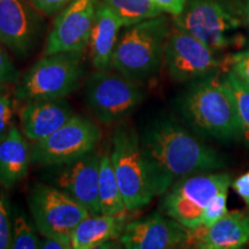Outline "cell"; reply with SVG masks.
Listing matches in <instances>:
<instances>
[{"mask_svg":"<svg viewBox=\"0 0 249 249\" xmlns=\"http://www.w3.org/2000/svg\"><path fill=\"white\" fill-rule=\"evenodd\" d=\"M249 244V211L232 210L213 225L192 231L189 246L198 249H239Z\"/></svg>","mask_w":249,"mask_h":249,"instance_id":"obj_17","label":"cell"},{"mask_svg":"<svg viewBox=\"0 0 249 249\" xmlns=\"http://www.w3.org/2000/svg\"><path fill=\"white\" fill-rule=\"evenodd\" d=\"M248 211H249V207H248Z\"/></svg>","mask_w":249,"mask_h":249,"instance_id":"obj_34","label":"cell"},{"mask_svg":"<svg viewBox=\"0 0 249 249\" xmlns=\"http://www.w3.org/2000/svg\"><path fill=\"white\" fill-rule=\"evenodd\" d=\"M163 66L171 80L185 83L218 73L223 70L224 59L203 42L172 26L165 44Z\"/></svg>","mask_w":249,"mask_h":249,"instance_id":"obj_11","label":"cell"},{"mask_svg":"<svg viewBox=\"0 0 249 249\" xmlns=\"http://www.w3.org/2000/svg\"><path fill=\"white\" fill-rule=\"evenodd\" d=\"M231 186L232 177L218 171L187 177L161 195L160 211L192 231L208 227L229 211Z\"/></svg>","mask_w":249,"mask_h":249,"instance_id":"obj_2","label":"cell"},{"mask_svg":"<svg viewBox=\"0 0 249 249\" xmlns=\"http://www.w3.org/2000/svg\"><path fill=\"white\" fill-rule=\"evenodd\" d=\"M233 71L242 82L249 86V50L235 52L224 58L223 71Z\"/></svg>","mask_w":249,"mask_h":249,"instance_id":"obj_27","label":"cell"},{"mask_svg":"<svg viewBox=\"0 0 249 249\" xmlns=\"http://www.w3.org/2000/svg\"><path fill=\"white\" fill-rule=\"evenodd\" d=\"M101 152L97 149L65 163L44 166V182L85 207L90 214L101 213L98 197Z\"/></svg>","mask_w":249,"mask_h":249,"instance_id":"obj_12","label":"cell"},{"mask_svg":"<svg viewBox=\"0 0 249 249\" xmlns=\"http://www.w3.org/2000/svg\"><path fill=\"white\" fill-rule=\"evenodd\" d=\"M178 108L200 136L222 142L242 139L234 99L219 71L193 81L180 96Z\"/></svg>","mask_w":249,"mask_h":249,"instance_id":"obj_3","label":"cell"},{"mask_svg":"<svg viewBox=\"0 0 249 249\" xmlns=\"http://www.w3.org/2000/svg\"><path fill=\"white\" fill-rule=\"evenodd\" d=\"M154 4L158 8L161 9V12L171 14L172 17H178L185 8L188 0H152Z\"/></svg>","mask_w":249,"mask_h":249,"instance_id":"obj_30","label":"cell"},{"mask_svg":"<svg viewBox=\"0 0 249 249\" xmlns=\"http://www.w3.org/2000/svg\"><path fill=\"white\" fill-rule=\"evenodd\" d=\"M192 230L164 213L127 223L119 238L126 249H172L189 245Z\"/></svg>","mask_w":249,"mask_h":249,"instance_id":"obj_14","label":"cell"},{"mask_svg":"<svg viewBox=\"0 0 249 249\" xmlns=\"http://www.w3.org/2000/svg\"><path fill=\"white\" fill-rule=\"evenodd\" d=\"M231 187L236 193V195L244 201V203L249 207V170L239 178H236L232 182Z\"/></svg>","mask_w":249,"mask_h":249,"instance_id":"obj_31","label":"cell"},{"mask_svg":"<svg viewBox=\"0 0 249 249\" xmlns=\"http://www.w3.org/2000/svg\"><path fill=\"white\" fill-rule=\"evenodd\" d=\"M86 104L98 123L127 120L144 98L143 86L114 70L95 71L86 81Z\"/></svg>","mask_w":249,"mask_h":249,"instance_id":"obj_8","label":"cell"},{"mask_svg":"<svg viewBox=\"0 0 249 249\" xmlns=\"http://www.w3.org/2000/svg\"><path fill=\"white\" fill-rule=\"evenodd\" d=\"M98 197L101 213L104 214H124L129 213L124 205L123 194L111 160V144H107L101 152L99 165Z\"/></svg>","mask_w":249,"mask_h":249,"instance_id":"obj_21","label":"cell"},{"mask_svg":"<svg viewBox=\"0 0 249 249\" xmlns=\"http://www.w3.org/2000/svg\"><path fill=\"white\" fill-rule=\"evenodd\" d=\"M99 0H73L59 12L50 31L44 54L86 52Z\"/></svg>","mask_w":249,"mask_h":249,"instance_id":"obj_13","label":"cell"},{"mask_svg":"<svg viewBox=\"0 0 249 249\" xmlns=\"http://www.w3.org/2000/svg\"><path fill=\"white\" fill-rule=\"evenodd\" d=\"M12 209L8 195L0 189V249H11Z\"/></svg>","mask_w":249,"mask_h":249,"instance_id":"obj_26","label":"cell"},{"mask_svg":"<svg viewBox=\"0 0 249 249\" xmlns=\"http://www.w3.org/2000/svg\"><path fill=\"white\" fill-rule=\"evenodd\" d=\"M123 22L99 0L88 43L89 58L95 71L112 70V58Z\"/></svg>","mask_w":249,"mask_h":249,"instance_id":"obj_18","label":"cell"},{"mask_svg":"<svg viewBox=\"0 0 249 249\" xmlns=\"http://www.w3.org/2000/svg\"><path fill=\"white\" fill-rule=\"evenodd\" d=\"M28 205L40 235L54 236L71 242L74 230L90 214L85 207L45 182L31 187Z\"/></svg>","mask_w":249,"mask_h":249,"instance_id":"obj_9","label":"cell"},{"mask_svg":"<svg viewBox=\"0 0 249 249\" xmlns=\"http://www.w3.org/2000/svg\"><path fill=\"white\" fill-rule=\"evenodd\" d=\"M240 4L242 7V13H244L245 24L247 26V29L249 33V0H242Z\"/></svg>","mask_w":249,"mask_h":249,"instance_id":"obj_33","label":"cell"},{"mask_svg":"<svg viewBox=\"0 0 249 249\" xmlns=\"http://www.w3.org/2000/svg\"><path fill=\"white\" fill-rule=\"evenodd\" d=\"M39 31V18L28 0H0V43L15 57L30 54Z\"/></svg>","mask_w":249,"mask_h":249,"instance_id":"obj_15","label":"cell"},{"mask_svg":"<svg viewBox=\"0 0 249 249\" xmlns=\"http://www.w3.org/2000/svg\"><path fill=\"white\" fill-rule=\"evenodd\" d=\"M21 74L15 67L11 55L0 43V85H17Z\"/></svg>","mask_w":249,"mask_h":249,"instance_id":"obj_28","label":"cell"},{"mask_svg":"<svg viewBox=\"0 0 249 249\" xmlns=\"http://www.w3.org/2000/svg\"><path fill=\"white\" fill-rule=\"evenodd\" d=\"M124 28L112 58V70L144 86L163 66L172 24L161 14Z\"/></svg>","mask_w":249,"mask_h":249,"instance_id":"obj_4","label":"cell"},{"mask_svg":"<svg viewBox=\"0 0 249 249\" xmlns=\"http://www.w3.org/2000/svg\"><path fill=\"white\" fill-rule=\"evenodd\" d=\"M120 18L124 27L163 14L152 0H101Z\"/></svg>","mask_w":249,"mask_h":249,"instance_id":"obj_22","label":"cell"},{"mask_svg":"<svg viewBox=\"0 0 249 249\" xmlns=\"http://www.w3.org/2000/svg\"><path fill=\"white\" fill-rule=\"evenodd\" d=\"M222 77L234 99L242 139L249 145V86L242 82L233 71L229 70L224 71Z\"/></svg>","mask_w":249,"mask_h":249,"instance_id":"obj_24","label":"cell"},{"mask_svg":"<svg viewBox=\"0 0 249 249\" xmlns=\"http://www.w3.org/2000/svg\"><path fill=\"white\" fill-rule=\"evenodd\" d=\"M245 18L241 4L230 0H188L174 17L173 26L194 36L217 53L244 44L240 29Z\"/></svg>","mask_w":249,"mask_h":249,"instance_id":"obj_5","label":"cell"},{"mask_svg":"<svg viewBox=\"0 0 249 249\" xmlns=\"http://www.w3.org/2000/svg\"><path fill=\"white\" fill-rule=\"evenodd\" d=\"M40 249H71V242L54 236H43L39 242Z\"/></svg>","mask_w":249,"mask_h":249,"instance_id":"obj_32","label":"cell"},{"mask_svg":"<svg viewBox=\"0 0 249 249\" xmlns=\"http://www.w3.org/2000/svg\"><path fill=\"white\" fill-rule=\"evenodd\" d=\"M101 126L91 118L74 114L48 138L31 143V163L38 166L65 163L97 149Z\"/></svg>","mask_w":249,"mask_h":249,"instance_id":"obj_10","label":"cell"},{"mask_svg":"<svg viewBox=\"0 0 249 249\" xmlns=\"http://www.w3.org/2000/svg\"><path fill=\"white\" fill-rule=\"evenodd\" d=\"M74 114L66 98L26 101L18 108L20 129L28 141L34 143L48 138Z\"/></svg>","mask_w":249,"mask_h":249,"instance_id":"obj_16","label":"cell"},{"mask_svg":"<svg viewBox=\"0 0 249 249\" xmlns=\"http://www.w3.org/2000/svg\"><path fill=\"white\" fill-rule=\"evenodd\" d=\"M140 143L157 196L187 177L225 167L216 149L173 118H160L148 124L140 134Z\"/></svg>","mask_w":249,"mask_h":249,"instance_id":"obj_1","label":"cell"},{"mask_svg":"<svg viewBox=\"0 0 249 249\" xmlns=\"http://www.w3.org/2000/svg\"><path fill=\"white\" fill-rule=\"evenodd\" d=\"M86 77L85 52L44 54L15 85L18 101L66 98Z\"/></svg>","mask_w":249,"mask_h":249,"instance_id":"obj_7","label":"cell"},{"mask_svg":"<svg viewBox=\"0 0 249 249\" xmlns=\"http://www.w3.org/2000/svg\"><path fill=\"white\" fill-rule=\"evenodd\" d=\"M28 1L37 12L51 17L61 12L73 0H28Z\"/></svg>","mask_w":249,"mask_h":249,"instance_id":"obj_29","label":"cell"},{"mask_svg":"<svg viewBox=\"0 0 249 249\" xmlns=\"http://www.w3.org/2000/svg\"><path fill=\"white\" fill-rule=\"evenodd\" d=\"M111 160L121 194L129 213L141 210L157 197L140 134L127 120L116 124L111 138Z\"/></svg>","mask_w":249,"mask_h":249,"instance_id":"obj_6","label":"cell"},{"mask_svg":"<svg viewBox=\"0 0 249 249\" xmlns=\"http://www.w3.org/2000/svg\"><path fill=\"white\" fill-rule=\"evenodd\" d=\"M126 213L89 214L71 234V249H96L119 240L126 225Z\"/></svg>","mask_w":249,"mask_h":249,"instance_id":"obj_20","label":"cell"},{"mask_svg":"<svg viewBox=\"0 0 249 249\" xmlns=\"http://www.w3.org/2000/svg\"><path fill=\"white\" fill-rule=\"evenodd\" d=\"M31 163V143L18 126L0 141V187L11 189L26 178Z\"/></svg>","mask_w":249,"mask_h":249,"instance_id":"obj_19","label":"cell"},{"mask_svg":"<svg viewBox=\"0 0 249 249\" xmlns=\"http://www.w3.org/2000/svg\"><path fill=\"white\" fill-rule=\"evenodd\" d=\"M34 220L18 207L12 209V245L11 249H37L40 239L36 233Z\"/></svg>","mask_w":249,"mask_h":249,"instance_id":"obj_23","label":"cell"},{"mask_svg":"<svg viewBox=\"0 0 249 249\" xmlns=\"http://www.w3.org/2000/svg\"><path fill=\"white\" fill-rule=\"evenodd\" d=\"M15 85H0V141L14 126V112L17 105Z\"/></svg>","mask_w":249,"mask_h":249,"instance_id":"obj_25","label":"cell"}]
</instances>
